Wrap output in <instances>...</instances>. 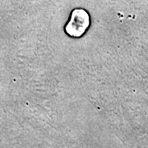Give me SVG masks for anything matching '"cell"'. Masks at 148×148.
<instances>
[{"label":"cell","instance_id":"6da1fadb","mask_svg":"<svg viewBox=\"0 0 148 148\" xmlns=\"http://www.w3.org/2000/svg\"><path fill=\"white\" fill-rule=\"evenodd\" d=\"M90 25L88 13L83 9H75L72 12L71 20L66 27V32L72 36H82Z\"/></svg>","mask_w":148,"mask_h":148}]
</instances>
